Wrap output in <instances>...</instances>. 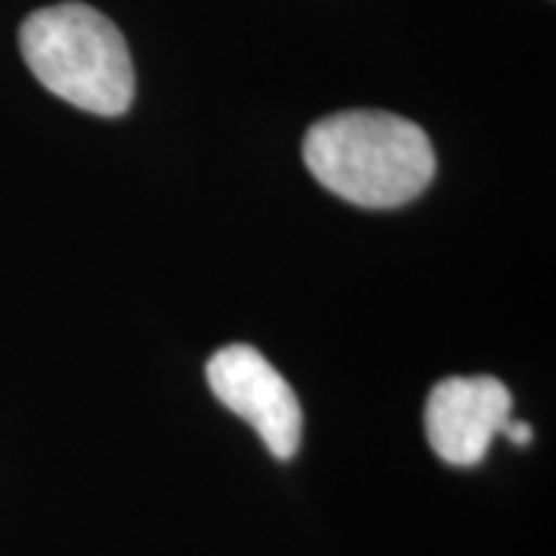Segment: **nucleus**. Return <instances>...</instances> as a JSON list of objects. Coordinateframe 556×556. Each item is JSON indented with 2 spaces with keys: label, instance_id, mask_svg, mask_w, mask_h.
Instances as JSON below:
<instances>
[{
  "label": "nucleus",
  "instance_id": "obj_1",
  "mask_svg": "<svg viewBox=\"0 0 556 556\" xmlns=\"http://www.w3.org/2000/svg\"><path fill=\"white\" fill-rule=\"evenodd\" d=\"M313 177L358 207H399L437 174L430 137L390 112H340L316 121L303 139Z\"/></svg>",
  "mask_w": 556,
  "mask_h": 556
},
{
  "label": "nucleus",
  "instance_id": "obj_2",
  "mask_svg": "<svg viewBox=\"0 0 556 556\" xmlns=\"http://www.w3.org/2000/svg\"><path fill=\"white\" fill-rule=\"evenodd\" d=\"M20 50L31 75L75 109L115 118L134 102V62L124 35L87 3L31 13L20 28Z\"/></svg>",
  "mask_w": 556,
  "mask_h": 556
},
{
  "label": "nucleus",
  "instance_id": "obj_3",
  "mask_svg": "<svg viewBox=\"0 0 556 556\" xmlns=\"http://www.w3.org/2000/svg\"><path fill=\"white\" fill-rule=\"evenodd\" d=\"M207 383L229 412H236L257 430L263 445L278 460L298 455L303 437L298 393L260 350L248 343L223 346L207 362Z\"/></svg>",
  "mask_w": 556,
  "mask_h": 556
},
{
  "label": "nucleus",
  "instance_id": "obj_4",
  "mask_svg": "<svg viewBox=\"0 0 556 556\" xmlns=\"http://www.w3.org/2000/svg\"><path fill=\"white\" fill-rule=\"evenodd\" d=\"M514 396L497 378H448L433 387L424 412L427 439L445 464L477 467L510 424Z\"/></svg>",
  "mask_w": 556,
  "mask_h": 556
},
{
  "label": "nucleus",
  "instance_id": "obj_5",
  "mask_svg": "<svg viewBox=\"0 0 556 556\" xmlns=\"http://www.w3.org/2000/svg\"><path fill=\"white\" fill-rule=\"evenodd\" d=\"M504 433L510 437V442H517V445H529L532 442V427L526 420H514L510 417V424L504 427Z\"/></svg>",
  "mask_w": 556,
  "mask_h": 556
}]
</instances>
